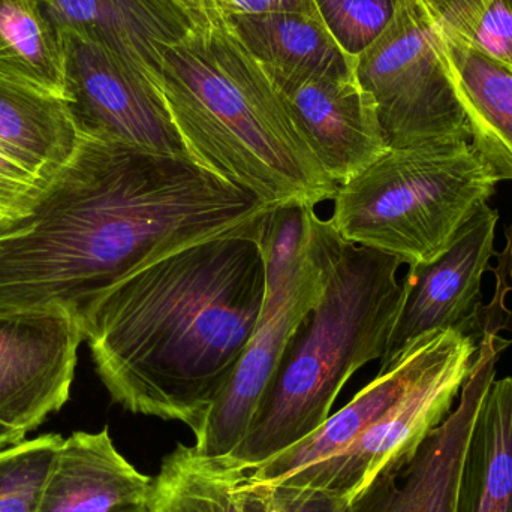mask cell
<instances>
[{
	"label": "cell",
	"instance_id": "484cf974",
	"mask_svg": "<svg viewBox=\"0 0 512 512\" xmlns=\"http://www.w3.org/2000/svg\"><path fill=\"white\" fill-rule=\"evenodd\" d=\"M246 512H352V501L313 487L240 481Z\"/></svg>",
	"mask_w": 512,
	"mask_h": 512
},
{
	"label": "cell",
	"instance_id": "ba28073f",
	"mask_svg": "<svg viewBox=\"0 0 512 512\" xmlns=\"http://www.w3.org/2000/svg\"><path fill=\"white\" fill-rule=\"evenodd\" d=\"M478 343L451 331L438 360L357 441L325 462L280 483L313 487L354 501L381 472L408 459L453 411L474 366Z\"/></svg>",
	"mask_w": 512,
	"mask_h": 512
},
{
	"label": "cell",
	"instance_id": "30bf717a",
	"mask_svg": "<svg viewBox=\"0 0 512 512\" xmlns=\"http://www.w3.org/2000/svg\"><path fill=\"white\" fill-rule=\"evenodd\" d=\"M498 221V210L486 204L469 219L444 254L409 267L403 280L402 307L379 373L393 367L418 343L445 331H460L480 346L484 336L481 280L495 254Z\"/></svg>",
	"mask_w": 512,
	"mask_h": 512
},
{
	"label": "cell",
	"instance_id": "9c48e42d",
	"mask_svg": "<svg viewBox=\"0 0 512 512\" xmlns=\"http://www.w3.org/2000/svg\"><path fill=\"white\" fill-rule=\"evenodd\" d=\"M60 33L65 47V104L80 137L194 159L147 75L98 42L71 30Z\"/></svg>",
	"mask_w": 512,
	"mask_h": 512
},
{
	"label": "cell",
	"instance_id": "5b68a950",
	"mask_svg": "<svg viewBox=\"0 0 512 512\" xmlns=\"http://www.w3.org/2000/svg\"><path fill=\"white\" fill-rule=\"evenodd\" d=\"M498 183L469 141L388 149L337 185L330 222L346 242L414 267L444 254Z\"/></svg>",
	"mask_w": 512,
	"mask_h": 512
},
{
	"label": "cell",
	"instance_id": "ffe728a7",
	"mask_svg": "<svg viewBox=\"0 0 512 512\" xmlns=\"http://www.w3.org/2000/svg\"><path fill=\"white\" fill-rule=\"evenodd\" d=\"M230 20L262 65L330 77L357 74V57L340 47L319 12H273Z\"/></svg>",
	"mask_w": 512,
	"mask_h": 512
},
{
	"label": "cell",
	"instance_id": "7c38bea8",
	"mask_svg": "<svg viewBox=\"0 0 512 512\" xmlns=\"http://www.w3.org/2000/svg\"><path fill=\"white\" fill-rule=\"evenodd\" d=\"M83 340L65 310L0 313V424L27 436L66 405Z\"/></svg>",
	"mask_w": 512,
	"mask_h": 512
},
{
	"label": "cell",
	"instance_id": "7a4b0ae2",
	"mask_svg": "<svg viewBox=\"0 0 512 512\" xmlns=\"http://www.w3.org/2000/svg\"><path fill=\"white\" fill-rule=\"evenodd\" d=\"M258 236L219 237L135 271L83 321L96 373L132 414L197 433L254 336L265 303Z\"/></svg>",
	"mask_w": 512,
	"mask_h": 512
},
{
	"label": "cell",
	"instance_id": "1f68e13d",
	"mask_svg": "<svg viewBox=\"0 0 512 512\" xmlns=\"http://www.w3.org/2000/svg\"><path fill=\"white\" fill-rule=\"evenodd\" d=\"M120 512H150L149 507L146 505H140V507L131 508V510H125Z\"/></svg>",
	"mask_w": 512,
	"mask_h": 512
},
{
	"label": "cell",
	"instance_id": "2e32d148",
	"mask_svg": "<svg viewBox=\"0 0 512 512\" xmlns=\"http://www.w3.org/2000/svg\"><path fill=\"white\" fill-rule=\"evenodd\" d=\"M153 478L117 450L107 427L63 438L38 512H120L146 505Z\"/></svg>",
	"mask_w": 512,
	"mask_h": 512
},
{
	"label": "cell",
	"instance_id": "4fadbf2b",
	"mask_svg": "<svg viewBox=\"0 0 512 512\" xmlns=\"http://www.w3.org/2000/svg\"><path fill=\"white\" fill-rule=\"evenodd\" d=\"M294 114L307 144L328 176L340 185L388 150L373 96L357 74H306L265 66Z\"/></svg>",
	"mask_w": 512,
	"mask_h": 512
},
{
	"label": "cell",
	"instance_id": "f1b7e54d",
	"mask_svg": "<svg viewBox=\"0 0 512 512\" xmlns=\"http://www.w3.org/2000/svg\"><path fill=\"white\" fill-rule=\"evenodd\" d=\"M177 2L185 8L194 24H204L224 17L219 9L218 0H177Z\"/></svg>",
	"mask_w": 512,
	"mask_h": 512
},
{
	"label": "cell",
	"instance_id": "d4e9b609",
	"mask_svg": "<svg viewBox=\"0 0 512 512\" xmlns=\"http://www.w3.org/2000/svg\"><path fill=\"white\" fill-rule=\"evenodd\" d=\"M340 47L357 57L393 20L402 0H313Z\"/></svg>",
	"mask_w": 512,
	"mask_h": 512
},
{
	"label": "cell",
	"instance_id": "277c9868",
	"mask_svg": "<svg viewBox=\"0 0 512 512\" xmlns=\"http://www.w3.org/2000/svg\"><path fill=\"white\" fill-rule=\"evenodd\" d=\"M400 265L337 233L321 300L283 352L245 441L219 463L248 474L327 421L349 378L384 357L405 295Z\"/></svg>",
	"mask_w": 512,
	"mask_h": 512
},
{
	"label": "cell",
	"instance_id": "8992f818",
	"mask_svg": "<svg viewBox=\"0 0 512 512\" xmlns=\"http://www.w3.org/2000/svg\"><path fill=\"white\" fill-rule=\"evenodd\" d=\"M357 77L375 99L388 149L471 143L435 24L418 0H402L384 32L358 54Z\"/></svg>",
	"mask_w": 512,
	"mask_h": 512
},
{
	"label": "cell",
	"instance_id": "52a82bcc",
	"mask_svg": "<svg viewBox=\"0 0 512 512\" xmlns=\"http://www.w3.org/2000/svg\"><path fill=\"white\" fill-rule=\"evenodd\" d=\"M337 231L316 212L310 219L306 252L291 276L265 292L264 309L227 387L219 394L201 429L195 453L204 459H228L242 445L268 385L292 336L318 304L327 282L328 262Z\"/></svg>",
	"mask_w": 512,
	"mask_h": 512
},
{
	"label": "cell",
	"instance_id": "7402d4cb",
	"mask_svg": "<svg viewBox=\"0 0 512 512\" xmlns=\"http://www.w3.org/2000/svg\"><path fill=\"white\" fill-rule=\"evenodd\" d=\"M242 477V472L179 444L162 460L147 507L150 512H246Z\"/></svg>",
	"mask_w": 512,
	"mask_h": 512
},
{
	"label": "cell",
	"instance_id": "603a6c76",
	"mask_svg": "<svg viewBox=\"0 0 512 512\" xmlns=\"http://www.w3.org/2000/svg\"><path fill=\"white\" fill-rule=\"evenodd\" d=\"M436 27L512 71V0H418Z\"/></svg>",
	"mask_w": 512,
	"mask_h": 512
},
{
	"label": "cell",
	"instance_id": "3957f363",
	"mask_svg": "<svg viewBox=\"0 0 512 512\" xmlns=\"http://www.w3.org/2000/svg\"><path fill=\"white\" fill-rule=\"evenodd\" d=\"M155 84L198 164L274 206L333 200L337 183L230 18L194 24Z\"/></svg>",
	"mask_w": 512,
	"mask_h": 512
},
{
	"label": "cell",
	"instance_id": "d6986e66",
	"mask_svg": "<svg viewBox=\"0 0 512 512\" xmlns=\"http://www.w3.org/2000/svg\"><path fill=\"white\" fill-rule=\"evenodd\" d=\"M456 512H512V378L493 381L466 445Z\"/></svg>",
	"mask_w": 512,
	"mask_h": 512
},
{
	"label": "cell",
	"instance_id": "f546056e",
	"mask_svg": "<svg viewBox=\"0 0 512 512\" xmlns=\"http://www.w3.org/2000/svg\"><path fill=\"white\" fill-rule=\"evenodd\" d=\"M23 439H26V436H23L21 433L15 432V430L9 429V427L0 424V448L17 444V442L23 441Z\"/></svg>",
	"mask_w": 512,
	"mask_h": 512
},
{
	"label": "cell",
	"instance_id": "9a60e30c",
	"mask_svg": "<svg viewBox=\"0 0 512 512\" xmlns=\"http://www.w3.org/2000/svg\"><path fill=\"white\" fill-rule=\"evenodd\" d=\"M451 331L409 349L393 367L378 373L348 405L330 415L318 430L294 447L256 466L246 478L252 483L280 484L342 453L372 427L424 373L433 366L447 346Z\"/></svg>",
	"mask_w": 512,
	"mask_h": 512
},
{
	"label": "cell",
	"instance_id": "e0dca14e",
	"mask_svg": "<svg viewBox=\"0 0 512 512\" xmlns=\"http://www.w3.org/2000/svg\"><path fill=\"white\" fill-rule=\"evenodd\" d=\"M435 29L468 120L472 147L499 182L512 180L511 69L453 33Z\"/></svg>",
	"mask_w": 512,
	"mask_h": 512
},
{
	"label": "cell",
	"instance_id": "8fae6325",
	"mask_svg": "<svg viewBox=\"0 0 512 512\" xmlns=\"http://www.w3.org/2000/svg\"><path fill=\"white\" fill-rule=\"evenodd\" d=\"M507 346L499 334H484L454 411L408 459L381 472L352 501V512H456L466 445Z\"/></svg>",
	"mask_w": 512,
	"mask_h": 512
},
{
	"label": "cell",
	"instance_id": "ac0fdd59",
	"mask_svg": "<svg viewBox=\"0 0 512 512\" xmlns=\"http://www.w3.org/2000/svg\"><path fill=\"white\" fill-rule=\"evenodd\" d=\"M78 144L63 99L0 77V155L50 182Z\"/></svg>",
	"mask_w": 512,
	"mask_h": 512
},
{
	"label": "cell",
	"instance_id": "44dd1931",
	"mask_svg": "<svg viewBox=\"0 0 512 512\" xmlns=\"http://www.w3.org/2000/svg\"><path fill=\"white\" fill-rule=\"evenodd\" d=\"M62 33L39 0H0V77L65 101Z\"/></svg>",
	"mask_w": 512,
	"mask_h": 512
},
{
	"label": "cell",
	"instance_id": "83f0119b",
	"mask_svg": "<svg viewBox=\"0 0 512 512\" xmlns=\"http://www.w3.org/2000/svg\"><path fill=\"white\" fill-rule=\"evenodd\" d=\"M218 5L225 18L288 11L318 12L313 0H218Z\"/></svg>",
	"mask_w": 512,
	"mask_h": 512
},
{
	"label": "cell",
	"instance_id": "6da1fadb",
	"mask_svg": "<svg viewBox=\"0 0 512 512\" xmlns=\"http://www.w3.org/2000/svg\"><path fill=\"white\" fill-rule=\"evenodd\" d=\"M276 207L194 159L80 137L32 212L0 234V313L60 309L83 325L135 271L207 240L261 236Z\"/></svg>",
	"mask_w": 512,
	"mask_h": 512
},
{
	"label": "cell",
	"instance_id": "4316f807",
	"mask_svg": "<svg viewBox=\"0 0 512 512\" xmlns=\"http://www.w3.org/2000/svg\"><path fill=\"white\" fill-rule=\"evenodd\" d=\"M47 185V180L0 155V213L12 218L29 215Z\"/></svg>",
	"mask_w": 512,
	"mask_h": 512
},
{
	"label": "cell",
	"instance_id": "5bb4252c",
	"mask_svg": "<svg viewBox=\"0 0 512 512\" xmlns=\"http://www.w3.org/2000/svg\"><path fill=\"white\" fill-rule=\"evenodd\" d=\"M57 29L119 54L155 83L171 45L194 27L177 0H39Z\"/></svg>",
	"mask_w": 512,
	"mask_h": 512
},
{
	"label": "cell",
	"instance_id": "cb8c5ba5",
	"mask_svg": "<svg viewBox=\"0 0 512 512\" xmlns=\"http://www.w3.org/2000/svg\"><path fill=\"white\" fill-rule=\"evenodd\" d=\"M62 441L47 433L0 448V512H38Z\"/></svg>",
	"mask_w": 512,
	"mask_h": 512
},
{
	"label": "cell",
	"instance_id": "4dcf8cb0",
	"mask_svg": "<svg viewBox=\"0 0 512 512\" xmlns=\"http://www.w3.org/2000/svg\"><path fill=\"white\" fill-rule=\"evenodd\" d=\"M14 219L15 218H12V216L0 213V234L5 233V231L8 230L9 225H11V222L14 221Z\"/></svg>",
	"mask_w": 512,
	"mask_h": 512
}]
</instances>
